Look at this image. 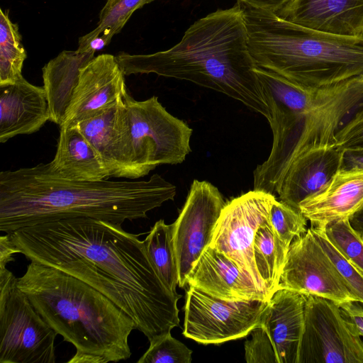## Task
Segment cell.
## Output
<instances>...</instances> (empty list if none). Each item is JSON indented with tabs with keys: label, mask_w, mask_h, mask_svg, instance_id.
Here are the masks:
<instances>
[{
	"label": "cell",
	"mask_w": 363,
	"mask_h": 363,
	"mask_svg": "<svg viewBox=\"0 0 363 363\" xmlns=\"http://www.w3.org/2000/svg\"><path fill=\"white\" fill-rule=\"evenodd\" d=\"M18 253L94 288L127 313L149 342L179 326L177 301L152 264L144 242L121 224L61 219L9 233Z\"/></svg>",
	"instance_id": "6da1fadb"
},
{
	"label": "cell",
	"mask_w": 363,
	"mask_h": 363,
	"mask_svg": "<svg viewBox=\"0 0 363 363\" xmlns=\"http://www.w3.org/2000/svg\"><path fill=\"white\" fill-rule=\"evenodd\" d=\"M176 187L158 174L148 180H69L48 163L0 172V231L61 219L87 217L122 224L147 218L173 200Z\"/></svg>",
	"instance_id": "7a4b0ae2"
},
{
	"label": "cell",
	"mask_w": 363,
	"mask_h": 363,
	"mask_svg": "<svg viewBox=\"0 0 363 363\" xmlns=\"http://www.w3.org/2000/svg\"><path fill=\"white\" fill-rule=\"evenodd\" d=\"M125 75L154 73L220 92L264 116L271 110L255 73L242 11L237 2L194 23L170 49L116 56Z\"/></svg>",
	"instance_id": "3957f363"
},
{
	"label": "cell",
	"mask_w": 363,
	"mask_h": 363,
	"mask_svg": "<svg viewBox=\"0 0 363 363\" xmlns=\"http://www.w3.org/2000/svg\"><path fill=\"white\" fill-rule=\"evenodd\" d=\"M255 71L271 110L273 143L268 158L253 172V189L274 195L297 160L337 146L340 122L363 103V77L309 89L267 69Z\"/></svg>",
	"instance_id": "277c9868"
},
{
	"label": "cell",
	"mask_w": 363,
	"mask_h": 363,
	"mask_svg": "<svg viewBox=\"0 0 363 363\" xmlns=\"http://www.w3.org/2000/svg\"><path fill=\"white\" fill-rule=\"evenodd\" d=\"M17 286L56 333L74 346L76 352L67 362H117L130 357L133 320L94 288L33 262Z\"/></svg>",
	"instance_id": "5b68a950"
},
{
	"label": "cell",
	"mask_w": 363,
	"mask_h": 363,
	"mask_svg": "<svg viewBox=\"0 0 363 363\" xmlns=\"http://www.w3.org/2000/svg\"><path fill=\"white\" fill-rule=\"evenodd\" d=\"M255 65L313 89L363 77V35L309 28L269 11L237 1Z\"/></svg>",
	"instance_id": "8992f818"
},
{
	"label": "cell",
	"mask_w": 363,
	"mask_h": 363,
	"mask_svg": "<svg viewBox=\"0 0 363 363\" xmlns=\"http://www.w3.org/2000/svg\"><path fill=\"white\" fill-rule=\"evenodd\" d=\"M119 113L128 179L144 177L160 164L182 163L191 151L192 129L169 113L157 96L136 101L127 93Z\"/></svg>",
	"instance_id": "52a82bcc"
},
{
	"label": "cell",
	"mask_w": 363,
	"mask_h": 363,
	"mask_svg": "<svg viewBox=\"0 0 363 363\" xmlns=\"http://www.w3.org/2000/svg\"><path fill=\"white\" fill-rule=\"evenodd\" d=\"M0 267V363H55L56 332Z\"/></svg>",
	"instance_id": "ba28073f"
},
{
	"label": "cell",
	"mask_w": 363,
	"mask_h": 363,
	"mask_svg": "<svg viewBox=\"0 0 363 363\" xmlns=\"http://www.w3.org/2000/svg\"><path fill=\"white\" fill-rule=\"evenodd\" d=\"M275 199L272 194L253 189L225 203L209 245L231 259L269 296L255 264L253 244L258 228L269 219Z\"/></svg>",
	"instance_id": "9c48e42d"
},
{
	"label": "cell",
	"mask_w": 363,
	"mask_h": 363,
	"mask_svg": "<svg viewBox=\"0 0 363 363\" xmlns=\"http://www.w3.org/2000/svg\"><path fill=\"white\" fill-rule=\"evenodd\" d=\"M268 301H225L189 286L183 335L202 344L245 337L258 325Z\"/></svg>",
	"instance_id": "30bf717a"
},
{
	"label": "cell",
	"mask_w": 363,
	"mask_h": 363,
	"mask_svg": "<svg viewBox=\"0 0 363 363\" xmlns=\"http://www.w3.org/2000/svg\"><path fill=\"white\" fill-rule=\"evenodd\" d=\"M298 363H363V341L350 329L338 303L306 296Z\"/></svg>",
	"instance_id": "8fae6325"
},
{
	"label": "cell",
	"mask_w": 363,
	"mask_h": 363,
	"mask_svg": "<svg viewBox=\"0 0 363 363\" xmlns=\"http://www.w3.org/2000/svg\"><path fill=\"white\" fill-rule=\"evenodd\" d=\"M225 204L216 186L206 181H193L185 203L172 224L180 287L187 284L189 274L209 246Z\"/></svg>",
	"instance_id": "7c38bea8"
},
{
	"label": "cell",
	"mask_w": 363,
	"mask_h": 363,
	"mask_svg": "<svg viewBox=\"0 0 363 363\" xmlns=\"http://www.w3.org/2000/svg\"><path fill=\"white\" fill-rule=\"evenodd\" d=\"M279 289L326 298L338 304L357 301L310 228L291 242Z\"/></svg>",
	"instance_id": "4fadbf2b"
},
{
	"label": "cell",
	"mask_w": 363,
	"mask_h": 363,
	"mask_svg": "<svg viewBox=\"0 0 363 363\" xmlns=\"http://www.w3.org/2000/svg\"><path fill=\"white\" fill-rule=\"evenodd\" d=\"M125 76L116 56L94 57L80 69L60 128L91 118L123 99L128 93Z\"/></svg>",
	"instance_id": "5bb4252c"
},
{
	"label": "cell",
	"mask_w": 363,
	"mask_h": 363,
	"mask_svg": "<svg viewBox=\"0 0 363 363\" xmlns=\"http://www.w3.org/2000/svg\"><path fill=\"white\" fill-rule=\"evenodd\" d=\"M187 284L225 301H269L271 298L231 259L210 246L205 248L194 265Z\"/></svg>",
	"instance_id": "9a60e30c"
},
{
	"label": "cell",
	"mask_w": 363,
	"mask_h": 363,
	"mask_svg": "<svg viewBox=\"0 0 363 363\" xmlns=\"http://www.w3.org/2000/svg\"><path fill=\"white\" fill-rule=\"evenodd\" d=\"M306 296L279 289L272 296L258 323L272 342L278 363H298L305 323Z\"/></svg>",
	"instance_id": "2e32d148"
},
{
	"label": "cell",
	"mask_w": 363,
	"mask_h": 363,
	"mask_svg": "<svg viewBox=\"0 0 363 363\" xmlns=\"http://www.w3.org/2000/svg\"><path fill=\"white\" fill-rule=\"evenodd\" d=\"M49 104L43 86L21 77L0 86V143L19 135L38 131L50 121Z\"/></svg>",
	"instance_id": "e0dca14e"
},
{
	"label": "cell",
	"mask_w": 363,
	"mask_h": 363,
	"mask_svg": "<svg viewBox=\"0 0 363 363\" xmlns=\"http://www.w3.org/2000/svg\"><path fill=\"white\" fill-rule=\"evenodd\" d=\"M363 206V169L340 168L318 192L298 205L311 226L350 218Z\"/></svg>",
	"instance_id": "ac0fdd59"
},
{
	"label": "cell",
	"mask_w": 363,
	"mask_h": 363,
	"mask_svg": "<svg viewBox=\"0 0 363 363\" xmlns=\"http://www.w3.org/2000/svg\"><path fill=\"white\" fill-rule=\"evenodd\" d=\"M277 15L326 33L363 35V0H294Z\"/></svg>",
	"instance_id": "d6986e66"
},
{
	"label": "cell",
	"mask_w": 363,
	"mask_h": 363,
	"mask_svg": "<svg viewBox=\"0 0 363 363\" xmlns=\"http://www.w3.org/2000/svg\"><path fill=\"white\" fill-rule=\"evenodd\" d=\"M344 152L337 145L297 160L282 182L280 201L298 210L301 201L321 190L341 168Z\"/></svg>",
	"instance_id": "ffe728a7"
},
{
	"label": "cell",
	"mask_w": 363,
	"mask_h": 363,
	"mask_svg": "<svg viewBox=\"0 0 363 363\" xmlns=\"http://www.w3.org/2000/svg\"><path fill=\"white\" fill-rule=\"evenodd\" d=\"M48 164L53 173L69 180L96 182L110 178L96 150L74 125L60 128L57 150Z\"/></svg>",
	"instance_id": "44dd1931"
},
{
	"label": "cell",
	"mask_w": 363,
	"mask_h": 363,
	"mask_svg": "<svg viewBox=\"0 0 363 363\" xmlns=\"http://www.w3.org/2000/svg\"><path fill=\"white\" fill-rule=\"evenodd\" d=\"M94 57L93 52L64 50L43 67V87L50 109V121L62 125L77 84L80 69Z\"/></svg>",
	"instance_id": "7402d4cb"
},
{
	"label": "cell",
	"mask_w": 363,
	"mask_h": 363,
	"mask_svg": "<svg viewBox=\"0 0 363 363\" xmlns=\"http://www.w3.org/2000/svg\"><path fill=\"white\" fill-rule=\"evenodd\" d=\"M123 99L97 115L72 125L96 150L108 171L110 178L128 179L121 145L119 106Z\"/></svg>",
	"instance_id": "603a6c76"
},
{
	"label": "cell",
	"mask_w": 363,
	"mask_h": 363,
	"mask_svg": "<svg viewBox=\"0 0 363 363\" xmlns=\"http://www.w3.org/2000/svg\"><path fill=\"white\" fill-rule=\"evenodd\" d=\"M289 247L277 237L269 219L257 229L253 244L255 264L271 297L278 289Z\"/></svg>",
	"instance_id": "cb8c5ba5"
},
{
	"label": "cell",
	"mask_w": 363,
	"mask_h": 363,
	"mask_svg": "<svg viewBox=\"0 0 363 363\" xmlns=\"http://www.w3.org/2000/svg\"><path fill=\"white\" fill-rule=\"evenodd\" d=\"M143 242L157 274L170 291L177 293L179 275L172 224L167 225L163 220L157 221Z\"/></svg>",
	"instance_id": "d4e9b609"
},
{
	"label": "cell",
	"mask_w": 363,
	"mask_h": 363,
	"mask_svg": "<svg viewBox=\"0 0 363 363\" xmlns=\"http://www.w3.org/2000/svg\"><path fill=\"white\" fill-rule=\"evenodd\" d=\"M27 57L17 23H13L8 11L0 9V86L19 80Z\"/></svg>",
	"instance_id": "484cf974"
},
{
	"label": "cell",
	"mask_w": 363,
	"mask_h": 363,
	"mask_svg": "<svg viewBox=\"0 0 363 363\" xmlns=\"http://www.w3.org/2000/svg\"><path fill=\"white\" fill-rule=\"evenodd\" d=\"M319 227L323 228L343 257L363 272V238L351 226L349 218L338 219Z\"/></svg>",
	"instance_id": "4316f807"
},
{
	"label": "cell",
	"mask_w": 363,
	"mask_h": 363,
	"mask_svg": "<svg viewBox=\"0 0 363 363\" xmlns=\"http://www.w3.org/2000/svg\"><path fill=\"white\" fill-rule=\"evenodd\" d=\"M155 0H107L100 11L98 26L91 32L110 41L125 25L133 13Z\"/></svg>",
	"instance_id": "83f0119b"
},
{
	"label": "cell",
	"mask_w": 363,
	"mask_h": 363,
	"mask_svg": "<svg viewBox=\"0 0 363 363\" xmlns=\"http://www.w3.org/2000/svg\"><path fill=\"white\" fill-rule=\"evenodd\" d=\"M269 221L279 240L287 247L307 231V218L302 213L277 199L269 210Z\"/></svg>",
	"instance_id": "f1b7e54d"
},
{
	"label": "cell",
	"mask_w": 363,
	"mask_h": 363,
	"mask_svg": "<svg viewBox=\"0 0 363 363\" xmlns=\"http://www.w3.org/2000/svg\"><path fill=\"white\" fill-rule=\"evenodd\" d=\"M319 245L329 257L352 295L363 303V272L349 262L330 241L323 228L311 226Z\"/></svg>",
	"instance_id": "f546056e"
},
{
	"label": "cell",
	"mask_w": 363,
	"mask_h": 363,
	"mask_svg": "<svg viewBox=\"0 0 363 363\" xmlns=\"http://www.w3.org/2000/svg\"><path fill=\"white\" fill-rule=\"evenodd\" d=\"M191 350L166 333L150 342V347L138 363H191Z\"/></svg>",
	"instance_id": "4dcf8cb0"
},
{
	"label": "cell",
	"mask_w": 363,
	"mask_h": 363,
	"mask_svg": "<svg viewBox=\"0 0 363 363\" xmlns=\"http://www.w3.org/2000/svg\"><path fill=\"white\" fill-rule=\"evenodd\" d=\"M251 337L245 343L247 363H278L272 342L262 326L257 325L250 332Z\"/></svg>",
	"instance_id": "1f68e13d"
},
{
	"label": "cell",
	"mask_w": 363,
	"mask_h": 363,
	"mask_svg": "<svg viewBox=\"0 0 363 363\" xmlns=\"http://www.w3.org/2000/svg\"><path fill=\"white\" fill-rule=\"evenodd\" d=\"M337 145L344 150L363 151V104L353 117L336 132Z\"/></svg>",
	"instance_id": "d6a6232c"
},
{
	"label": "cell",
	"mask_w": 363,
	"mask_h": 363,
	"mask_svg": "<svg viewBox=\"0 0 363 363\" xmlns=\"http://www.w3.org/2000/svg\"><path fill=\"white\" fill-rule=\"evenodd\" d=\"M342 317L351 331L363 337V303L351 301L339 304Z\"/></svg>",
	"instance_id": "836d02e7"
},
{
	"label": "cell",
	"mask_w": 363,
	"mask_h": 363,
	"mask_svg": "<svg viewBox=\"0 0 363 363\" xmlns=\"http://www.w3.org/2000/svg\"><path fill=\"white\" fill-rule=\"evenodd\" d=\"M111 41L105 36L96 35L91 31L79 39L77 50L82 52H93L104 48Z\"/></svg>",
	"instance_id": "e575fe53"
},
{
	"label": "cell",
	"mask_w": 363,
	"mask_h": 363,
	"mask_svg": "<svg viewBox=\"0 0 363 363\" xmlns=\"http://www.w3.org/2000/svg\"><path fill=\"white\" fill-rule=\"evenodd\" d=\"M294 0H237L253 7L278 13Z\"/></svg>",
	"instance_id": "d590c367"
},
{
	"label": "cell",
	"mask_w": 363,
	"mask_h": 363,
	"mask_svg": "<svg viewBox=\"0 0 363 363\" xmlns=\"http://www.w3.org/2000/svg\"><path fill=\"white\" fill-rule=\"evenodd\" d=\"M17 250L11 238L9 233L0 237V267H6L7 264L13 261Z\"/></svg>",
	"instance_id": "8d00e7d4"
},
{
	"label": "cell",
	"mask_w": 363,
	"mask_h": 363,
	"mask_svg": "<svg viewBox=\"0 0 363 363\" xmlns=\"http://www.w3.org/2000/svg\"><path fill=\"white\" fill-rule=\"evenodd\" d=\"M342 169H363V151L345 150Z\"/></svg>",
	"instance_id": "74e56055"
},
{
	"label": "cell",
	"mask_w": 363,
	"mask_h": 363,
	"mask_svg": "<svg viewBox=\"0 0 363 363\" xmlns=\"http://www.w3.org/2000/svg\"><path fill=\"white\" fill-rule=\"evenodd\" d=\"M351 226L363 238V206L349 218Z\"/></svg>",
	"instance_id": "f35d334b"
}]
</instances>
